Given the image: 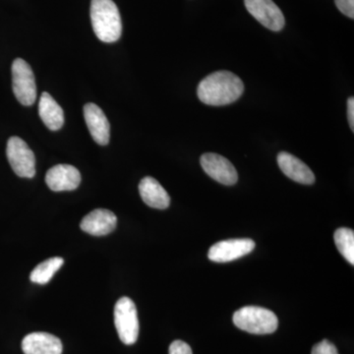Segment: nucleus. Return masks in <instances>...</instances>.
Wrapping results in <instances>:
<instances>
[{"instance_id": "f257e3e1", "label": "nucleus", "mask_w": 354, "mask_h": 354, "mask_svg": "<svg viewBox=\"0 0 354 354\" xmlns=\"http://www.w3.org/2000/svg\"><path fill=\"white\" fill-rule=\"evenodd\" d=\"M243 91V82L239 76L230 71H216L203 79L197 95L203 104L221 106L236 102Z\"/></svg>"}, {"instance_id": "f03ea898", "label": "nucleus", "mask_w": 354, "mask_h": 354, "mask_svg": "<svg viewBox=\"0 0 354 354\" xmlns=\"http://www.w3.org/2000/svg\"><path fill=\"white\" fill-rule=\"evenodd\" d=\"M91 21L95 36L104 43H114L122 34V22L118 7L113 0H92Z\"/></svg>"}, {"instance_id": "7ed1b4c3", "label": "nucleus", "mask_w": 354, "mask_h": 354, "mask_svg": "<svg viewBox=\"0 0 354 354\" xmlns=\"http://www.w3.org/2000/svg\"><path fill=\"white\" fill-rule=\"evenodd\" d=\"M234 323L239 329L254 335H269L278 329V317L271 310L258 306H245L237 310Z\"/></svg>"}, {"instance_id": "20e7f679", "label": "nucleus", "mask_w": 354, "mask_h": 354, "mask_svg": "<svg viewBox=\"0 0 354 354\" xmlns=\"http://www.w3.org/2000/svg\"><path fill=\"white\" fill-rule=\"evenodd\" d=\"M114 325L120 341L131 346L138 339L139 320L136 305L129 297H121L114 307Z\"/></svg>"}, {"instance_id": "39448f33", "label": "nucleus", "mask_w": 354, "mask_h": 354, "mask_svg": "<svg viewBox=\"0 0 354 354\" xmlns=\"http://www.w3.org/2000/svg\"><path fill=\"white\" fill-rule=\"evenodd\" d=\"M7 158L13 171L23 178L36 176V158L24 140L13 136L7 142Z\"/></svg>"}, {"instance_id": "423d86ee", "label": "nucleus", "mask_w": 354, "mask_h": 354, "mask_svg": "<svg viewBox=\"0 0 354 354\" xmlns=\"http://www.w3.org/2000/svg\"><path fill=\"white\" fill-rule=\"evenodd\" d=\"M12 88L16 99L23 106H32L37 100V86L34 72L22 58L12 64Z\"/></svg>"}, {"instance_id": "0eeeda50", "label": "nucleus", "mask_w": 354, "mask_h": 354, "mask_svg": "<svg viewBox=\"0 0 354 354\" xmlns=\"http://www.w3.org/2000/svg\"><path fill=\"white\" fill-rule=\"evenodd\" d=\"M244 4L247 11L267 29L279 32L285 27V16L272 0H244Z\"/></svg>"}, {"instance_id": "6e6552de", "label": "nucleus", "mask_w": 354, "mask_h": 354, "mask_svg": "<svg viewBox=\"0 0 354 354\" xmlns=\"http://www.w3.org/2000/svg\"><path fill=\"white\" fill-rule=\"evenodd\" d=\"M200 162L209 177L223 185H234L239 180V174L234 165L218 153H204L200 158Z\"/></svg>"}, {"instance_id": "1a4fd4ad", "label": "nucleus", "mask_w": 354, "mask_h": 354, "mask_svg": "<svg viewBox=\"0 0 354 354\" xmlns=\"http://www.w3.org/2000/svg\"><path fill=\"white\" fill-rule=\"evenodd\" d=\"M255 248V242L252 239H230L214 244L209 248V259L216 263H227L239 259Z\"/></svg>"}, {"instance_id": "9d476101", "label": "nucleus", "mask_w": 354, "mask_h": 354, "mask_svg": "<svg viewBox=\"0 0 354 354\" xmlns=\"http://www.w3.org/2000/svg\"><path fill=\"white\" fill-rule=\"evenodd\" d=\"M84 118L95 143L101 146L108 145L111 138V125L101 108L92 102L85 104Z\"/></svg>"}, {"instance_id": "9b49d317", "label": "nucleus", "mask_w": 354, "mask_h": 354, "mask_svg": "<svg viewBox=\"0 0 354 354\" xmlns=\"http://www.w3.org/2000/svg\"><path fill=\"white\" fill-rule=\"evenodd\" d=\"M46 183L55 192L75 190L80 185L81 174L73 165H55L46 172Z\"/></svg>"}, {"instance_id": "f8f14e48", "label": "nucleus", "mask_w": 354, "mask_h": 354, "mask_svg": "<svg viewBox=\"0 0 354 354\" xmlns=\"http://www.w3.org/2000/svg\"><path fill=\"white\" fill-rule=\"evenodd\" d=\"M118 218L113 212L97 209L88 213L80 223L81 230L95 236H104L113 232L116 227Z\"/></svg>"}, {"instance_id": "ddd939ff", "label": "nucleus", "mask_w": 354, "mask_h": 354, "mask_svg": "<svg viewBox=\"0 0 354 354\" xmlns=\"http://www.w3.org/2000/svg\"><path fill=\"white\" fill-rule=\"evenodd\" d=\"M22 349L25 354H62L64 346L55 335L38 332L26 335Z\"/></svg>"}, {"instance_id": "4468645a", "label": "nucleus", "mask_w": 354, "mask_h": 354, "mask_svg": "<svg viewBox=\"0 0 354 354\" xmlns=\"http://www.w3.org/2000/svg\"><path fill=\"white\" fill-rule=\"evenodd\" d=\"M279 169L295 183L311 185L315 183L313 171L299 158L290 153L281 152L278 155Z\"/></svg>"}, {"instance_id": "2eb2a0df", "label": "nucleus", "mask_w": 354, "mask_h": 354, "mask_svg": "<svg viewBox=\"0 0 354 354\" xmlns=\"http://www.w3.org/2000/svg\"><path fill=\"white\" fill-rule=\"evenodd\" d=\"M139 192L146 205L153 209L169 208L171 198L165 188L153 177L147 176L139 184Z\"/></svg>"}, {"instance_id": "dca6fc26", "label": "nucleus", "mask_w": 354, "mask_h": 354, "mask_svg": "<svg viewBox=\"0 0 354 354\" xmlns=\"http://www.w3.org/2000/svg\"><path fill=\"white\" fill-rule=\"evenodd\" d=\"M39 114L46 127L51 131H57L64 127V109L48 93L44 92L41 95Z\"/></svg>"}, {"instance_id": "f3484780", "label": "nucleus", "mask_w": 354, "mask_h": 354, "mask_svg": "<svg viewBox=\"0 0 354 354\" xmlns=\"http://www.w3.org/2000/svg\"><path fill=\"white\" fill-rule=\"evenodd\" d=\"M64 263V260L59 257L50 258V259L44 261L32 270L30 279L32 283L46 285L53 278L55 272L62 267Z\"/></svg>"}, {"instance_id": "a211bd4d", "label": "nucleus", "mask_w": 354, "mask_h": 354, "mask_svg": "<svg viewBox=\"0 0 354 354\" xmlns=\"http://www.w3.org/2000/svg\"><path fill=\"white\" fill-rule=\"evenodd\" d=\"M334 239L339 253L354 265V232L351 228L341 227L335 230Z\"/></svg>"}, {"instance_id": "6ab92c4d", "label": "nucleus", "mask_w": 354, "mask_h": 354, "mask_svg": "<svg viewBox=\"0 0 354 354\" xmlns=\"http://www.w3.org/2000/svg\"><path fill=\"white\" fill-rule=\"evenodd\" d=\"M311 354H339V353L332 342L324 339L313 346Z\"/></svg>"}, {"instance_id": "aec40b11", "label": "nucleus", "mask_w": 354, "mask_h": 354, "mask_svg": "<svg viewBox=\"0 0 354 354\" xmlns=\"http://www.w3.org/2000/svg\"><path fill=\"white\" fill-rule=\"evenodd\" d=\"M337 9L344 15L353 19L354 18V0H335Z\"/></svg>"}, {"instance_id": "412c9836", "label": "nucleus", "mask_w": 354, "mask_h": 354, "mask_svg": "<svg viewBox=\"0 0 354 354\" xmlns=\"http://www.w3.org/2000/svg\"><path fill=\"white\" fill-rule=\"evenodd\" d=\"M169 354H193L189 344L183 341H174L169 346Z\"/></svg>"}, {"instance_id": "4be33fe9", "label": "nucleus", "mask_w": 354, "mask_h": 354, "mask_svg": "<svg viewBox=\"0 0 354 354\" xmlns=\"http://www.w3.org/2000/svg\"><path fill=\"white\" fill-rule=\"evenodd\" d=\"M348 118L349 127L354 131V99L353 97H349L348 101Z\"/></svg>"}]
</instances>
